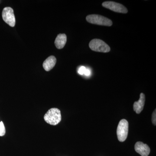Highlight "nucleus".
I'll use <instances>...</instances> for the list:
<instances>
[{
    "mask_svg": "<svg viewBox=\"0 0 156 156\" xmlns=\"http://www.w3.org/2000/svg\"><path fill=\"white\" fill-rule=\"evenodd\" d=\"M145 95L144 93H140L139 100L134 102L133 105L134 111L136 112V114L140 113L143 110L144 104H145Z\"/></svg>",
    "mask_w": 156,
    "mask_h": 156,
    "instance_id": "nucleus-8",
    "label": "nucleus"
},
{
    "mask_svg": "<svg viewBox=\"0 0 156 156\" xmlns=\"http://www.w3.org/2000/svg\"><path fill=\"white\" fill-rule=\"evenodd\" d=\"M5 128L2 122H0V136H3L5 134Z\"/></svg>",
    "mask_w": 156,
    "mask_h": 156,
    "instance_id": "nucleus-11",
    "label": "nucleus"
},
{
    "mask_svg": "<svg viewBox=\"0 0 156 156\" xmlns=\"http://www.w3.org/2000/svg\"><path fill=\"white\" fill-rule=\"evenodd\" d=\"M89 46L91 50L95 52L108 53L110 51L109 46L100 39L92 40L89 43Z\"/></svg>",
    "mask_w": 156,
    "mask_h": 156,
    "instance_id": "nucleus-3",
    "label": "nucleus"
},
{
    "mask_svg": "<svg viewBox=\"0 0 156 156\" xmlns=\"http://www.w3.org/2000/svg\"><path fill=\"white\" fill-rule=\"evenodd\" d=\"M102 5L105 8L117 13L126 14L128 13L127 9L124 5L119 3L114 2H105L102 3Z\"/></svg>",
    "mask_w": 156,
    "mask_h": 156,
    "instance_id": "nucleus-6",
    "label": "nucleus"
},
{
    "mask_svg": "<svg viewBox=\"0 0 156 156\" xmlns=\"http://www.w3.org/2000/svg\"><path fill=\"white\" fill-rule=\"evenodd\" d=\"M86 19L88 22L92 24L106 26H111L112 25V22L111 20L98 14L88 15Z\"/></svg>",
    "mask_w": 156,
    "mask_h": 156,
    "instance_id": "nucleus-2",
    "label": "nucleus"
},
{
    "mask_svg": "<svg viewBox=\"0 0 156 156\" xmlns=\"http://www.w3.org/2000/svg\"><path fill=\"white\" fill-rule=\"evenodd\" d=\"M87 68L84 66H81L80 68L78 70V73L80 74L81 75H85L86 73V71H87Z\"/></svg>",
    "mask_w": 156,
    "mask_h": 156,
    "instance_id": "nucleus-12",
    "label": "nucleus"
},
{
    "mask_svg": "<svg viewBox=\"0 0 156 156\" xmlns=\"http://www.w3.org/2000/svg\"><path fill=\"white\" fill-rule=\"evenodd\" d=\"M128 122L126 119L120 121L117 129L118 139L120 142H124L127 139L128 132Z\"/></svg>",
    "mask_w": 156,
    "mask_h": 156,
    "instance_id": "nucleus-4",
    "label": "nucleus"
},
{
    "mask_svg": "<svg viewBox=\"0 0 156 156\" xmlns=\"http://www.w3.org/2000/svg\"><path fill=\"white\" fill-rule=\"evenodd\" d=\"M134 149L136 152L141 156H148L150 153V148L148 146L140 141L135 144Z\"/></svg>",
    "mask_w": 156,
    "mask_h": 156,
    "instance_id": "nucleus-7",
    "label": "nucleus"
},
{
    "mask_svg": "<svg viewBox=\"0 0 156 156\" xmlns=\"http://www.w3.org/2000/svg\"><path fill=\"white\" fill-rule=\"evenodd\" d=\"M67 41V37L65 34H59L55 40V44L58 49L64 48Z\"/></svg>",
    "mask_w": 156,
    "mask_h": 156,
    "instance_id": "nucleus-10",
    "label": "nucleus"
},
{
    "mask_svg": "<svg viewBox=\"0 0 156 156\" xmlns=\"http://www.w3.org/2000/svg\"><path fill=\"white\" fill-rule=\"evenodd\" d=\"M2 16L3 20L12 27H14L15 25V16L14 11L12 8L10 7H6L3 9Z\"/></svg>",
    "mask_w": 156,
    "mask_h": 156,
    "instance_id": "nucleus-5",
    "label": "nucleus"
},
{
    "mask_svg": "<svg viewBox=\"0 0 156 156\" xmlns=\"http://www.w3.org/2000/svg\"><path fill=\"white\" fill-rule=\"evenodd\" d=\"M156 109L154 111L153 113L152 114V122L153 124L155 126L156 125Z\"/></svg>",
    "mask_w": 156,
    "mask_h": 156,
    "instance_id": "nucleus-13",
    "label": "nucleus"
},
{
    "mask_svg": "<svg viewBox=\"0 0 156 156\" xmlns=\"http://www.w3.org/2000/svg\"><path fill=\"white\" fill-rule=\"evenodd\" d=\"M56 62V59L55 56H49L43 63V67L46 71H49L55 66Z\"/></svg>",
    "mask_w": 156,
    "mask_h": 156,
    "instance_id": "nucleus-9",
    "label": "nucleus"
},
{
    "mask_svg": "<svg viewBox=\"0 0 156 156\" xmlns=\"http://www.w3.org/2000/svg\"><path fill=\"white\" fill-rule=\"evenodd\" d=\"M44 119L48 124L56 126L61 122V112L58 108L50 109L45 115Z\"/></svg>",
    "mask_w": 156,
    "mask_h": 156,
    "instance_id": "nucleus-1",
    "label": "nucleus"
}]
</instances>
